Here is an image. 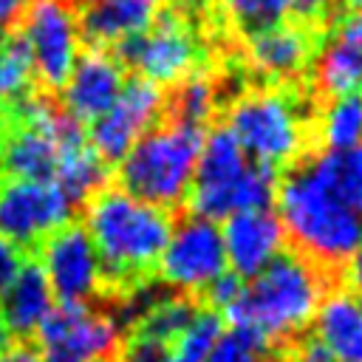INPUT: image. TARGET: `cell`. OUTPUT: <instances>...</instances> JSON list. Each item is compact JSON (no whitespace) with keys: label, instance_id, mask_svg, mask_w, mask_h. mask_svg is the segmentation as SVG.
Here are the masks:
<instances>
[{"label":"cell","instance_id":"8d00e7d4","mask_svg":"<svg viewBox=\"0 0 362 362\" xmlns=\"http://www.w3.org/2000/svg\"><path fill=\"white\" fill-rule=\"evenodd\" d=\"M297 362H334V359L328 356V351H325L317 339H308V342L300 345V351H297Z\"/></svg>","mask_w":362,"mask_h":362},{"label":"cell","instance_id":"ffe728a7","mask_svg":"<svg viewBox=\"0 0 362 362\" xmlns=\"http://www.w3.org/2000/svg\"><path fill=\"white\" fill-rule=\"evenodd\" d=\"M303 164L339 204L362 215V144L345 150L322 147Z\"/></svg>","mask_w":362,"mask_h":362},{"label":"cell","instance_id":"52a82bcc","mask_svg":"<svg viewBox=\"0 0 362 362\" xmlns=\"http://www.w3.org/2000/svg\"><path fill=\"white\" fill-rule=\"evenodd\" d=\"M20 37L31 54L34 79L42 88L59 90L82 54L79 11L71 0H31L23 8Z\"/></svg>","mask_w":362,"mask_h":362},{"label":"cell","instance_id":"f1b7e54d","mask_svg":"<svg viewBox=\"0 0 362 362\" xmlns=\"http://www.w3.org/2000/svg\"><path fill=\"white\" fill-rule=\"evenodd\" d=\"M266 348L269 345L263 339H257L255 334L240 331V328H229L218 337L206 362H263Z\"/></svg>","mask_w":362,"mask_h":362},{"label":"cell","instance_id":"277c9868","mask_svg":"<svg viewBox=\"0 0 362 362\" xmlns=\"http://www.w3.org/2000/svg\"><path fill=\"white\" fill-rule=\"evenodd\" d=\"M277 170L252 161L226 127L204 136L195 178L187 195L189 215L223 221L243 209H269L277 195Z\"/></svg>","mask_w":362,"mask_h":362},{"label":"cell","instance_id":"836d02e7","mask_svg":"<svg viewBox=\"0 0 362 362\" xmlns=\"http://www.w3.org/2000/svg\"><path fill=\"white\" fill-rule=\"evenodd\" d=\"M0 362H42L40 348L28 345L25 339H8L0 348Z\"/></svg>","mask_w":362,"mask_h":362},{"label":"cell","instance_id":"6da1fadb","mask_svg":"<svg viewBox=\"0 0 362 362\" xmlns=\"http://www.w3.org/2000/svg\"><path fill=\"white\" fill-rule=\"evenodd\" d=\"M328 283L322 266L300 252L277 255L260 274L243 283L240 297L223 311L232 328L249 331L266 345L300 334L314 322Z\"/></svg>","mask_w":362,"mask_h":362},{"label":"cell","instance_id":"d4e9b609","mask_svg":"<svg viewBox=\"0 0 362 362\" xmlns=\"http://www.w3.org/2000/svg\"><path fill=\"white\" fill-rule=\"evenodd\" d=\"M221 334H223V322L218 311H195L189 325L170 342L167 362H206Z\"/></svg>","mask_w":362,"mask_h":362},{"label":"cell","instance_id":"e0dca14e","mask_svg":"<svg viewBox=\"0 0 362 362\" xmlns=\"http://www.w3.org/2000/svg\"><path fill=\"white\" fill-rule=\"evenodd\" d=\"M57 297L37 260H25L14 283L0 294V320L11 339H25L40 331Z\"/></svg>","mask_w":362,"mask_h":362},{"label":"cell","instance_id":"8fae6325","mask_svg":"<svg viewBox=\"0 0 362 362\" xmlns=\"http://www.w3.org/2000/svg\"><path fill=\"white\" fill-rule=\"evenodd\" d=\"M37 342L42 362H102L119 342V322L88 303H57Z\"/></svg>","mask_w":362,"mask_h":362},{"label":"cell","instance_id":"603a6c76","mask_svg":"<svg viewBox=\"0 0 362 362\" xmlns=\"http://www.w3.org/2000/svg\"><path fill=\"white\" fill-rule=\"evenodd\" d=\"M320 139L328 150L362 144V90L328 96L320 113Z\"/></svg>","mask_w":362,"mask_h":362},{"label":"cell","instance_id":"8992f818","mask_svg":"<svg viewBox=\"0 0 362 362\" xmlns=\"http://www.w3.org/2000/svg\"><path fill=\"white\" fill-rule=\"evenodd\" d=\"M226 130L252 161L274 170L291 164L305 147V113L300 102L272 88L240 93L226 107Z\"/></svg>","mask_w":362,"mask_h":362},{"label":"cell","instance_id":"44dd1931","mask_svg":"<svg viewBox=\"0 0 362 362\" xmlns=\"http://www.w3.org/2000/svg\"><path fill=\"white\" fill-rule=\"evenodd\" d=\"M105 178H107V164L93 153L88 141L62 153L54 175V181L74 198V204H82L90 195H96L105 187Z\"/></svg>","mask_w":362,"mask_h":362},{"label":"cell","instance_id":"d590c367","mask_svg":"<svg viewBox=\"0 0 362 362\" xmlns=\"http://www.w3.org/2000/svg\"><path fill=\"white\" fill-rule=\"evenodd\" d=\"M25 0H0V31L11 28L20 17H23Z\"/></svg>","mask_w":362,"mask_h":362},{"label":"cell","instance_id":"7402d4cb","mask_svg":"<svg viewBox=\"0 0 362 362\" xmlns=\"http://www.w3.org/2000/svg\"><path fill=\"white\" fill-rule=\"evenodd\" d=\"M314 82L325 96H342V93L362 90V68L356 57L345 48V42H339L334 34L317 51Z\"/></svg>","mask_w":362,"mask_h":362},{"label":"cell","instance_id":"3957f363","mask_svg":"<svg viewBox=\"0 0 362 362\" xmlns=\"http://www.w3.org/2000/svg\"><path fill=\"white\" fill-rule=\"evenodd\" d=\"M277 218L286 240L317 266H342L362 246V215L339 204L305 164L277 184Z\"/></svg>","mask_w":362,"mask_h":362},{"label":"cell","instance_id":"5bb4252c","mask_svg":"<svg viewBox=\"0 0 362 362\" xmlns=\"http://www.w3.org/2000/svg\"><path fill=\"white\" fill-rule=\"evenodd\" d=\"M229 272L243 280L260 274L277 255L286 252V229L272 209H243L223 218L221 226Z\"/></svg>","mask_w":362,"mask_h":362},{"label":"cell","instance_id":"ab89813d","mask_svg":"<svg viewBox=\"0 0 362 362\" xmlns=\"http://www.w3.org/2000/svg\"><path fill=\"white\" fill-rule=\"evenodd\" d=\"M8 339H11V337L6 334V325H3V320H0V348H3V345H6Z\"/></svg>","mask_w":362,"mask_h":362},{"label":"cell","instance_id":"d6a6232c","mask_svg":"<svg viewBox=\"0 0 362 362\" xmlns=\"http://www.w3.org/2000/svg\"><path fill=\"white\" fill-rule=\"evenodd\" d=\"M23 263H25L23 249H20L17 243H11V240L0 238V294L14 283V277L20 274Z\"/></svg>","mask_w":362,"mask_h":362},{"label":"cell","instance_id":"f35d334b","mask_svg":"<svg viewBox=\"0 0 362 362\" xmlns=\"http://www.w3.org/2000/svg\"><path fill=\"white\" fill-rule=\"evenodd\" d=\"M342 6H348V11H356L362 8V0H342Z\"/></svg>","mask_w":362,"mask_h":362},{"label":"cell","instance_id":"7c38bea8","mask_svg":"<svg viewBox=\"0 0 362 362\" xmlns=\"http://www.w3.org/2000/svg\"><path fill=\"white\" fill-rule=\"evenodd\" d=\"M167 99L161 85L144 79V76H130L119 93V99L96 119L90 122L88 130V144L105 164H119L124 153L158 122Z\"/></svg>","mask_w":362,"mask_h":362},{"label":"cell","instance_id":"74e56055","mask_svg":"<svg viewBox=\"0 0 362 362\" xmlns=\"http://www.w3.org/2000/svg\"><path fill=\"white\" fill-rule=\"evenodd\" d=\"M348 283H351V291L362 294V246H359V252L348 260Z\"/></svg>","mask_w":362,"mask_h":362},{"label":"cell","instance_id":"9a60e30c","mask_svg":"<svg viewBox=\"0 0 362 362\" xmlns=\"http://www.w3.org/2000/svg\"><path fill=\"white\" fill-rule=\"evenodd\" d=\"M124 82V68L113 54H107L105 48L82 51L65 85L59 88L62 110L79 124H90L119 99Z\"/></svg>","mask_w":362,"mask_h":362},{"label":"cell","instance_id":"83f0119b","mask_svg":"<svg viewBox=\"0 0 362 362\" xmlns=\"http://www.w3.org/2000/svg\"><path fill=\"white\" fill-rule=\"evenodd\" d=\"M238 25L255 31L263 25L283 23L288 14V0H215Z\"/></svg>","mask_w":362,"mask_h":362},{"label":"cell","instance_id":"9c48e42d","mask_svg":"<svg viewBox=\"0 0 362 362\" xmlns=\"http://www.w3.org/2000/svg\"><path fill=\"white\" fill-rule=\"evenodd\" d=\"M74 198L57 181H0V238L20 249L40 246L74 218Z\"/></svg>","mask_w":362,"mask_h":362},{"label":"cell","instance_id":"2e32d148","mask_svg":"<svg viewBox=\"0 0 362 362\" xmlns=\"http://www.w3.org/2000/svg\"><path fill=\"white\" fill-rule=\"evenodd\" d=\"M311 54H314L311 34L288 23L255 28L246 40L249 65L269 79H286L300 74L311 62Z\"/></svg>","mask_w":362,"mask_h":362},{"label":"cell","instance_id":"cb8c5ba5","mask_svg":"<svg viewBox=\"0 0 362 362\" xmlns=\"http://www.w3.org/2000/svg\"><path fill=\"white\" fill-rule=\"evenodd\" d=\"M34 65L20 34H3L0 48V105H17L31 96Z\"/></svg>","mask_w":362,"mask_h":362},{"label":"cell","instance_id":"f546056e","mask_svg":"<svg viewBox=\"0 0 362 362\" xmlns=\"http://www.w3.org/2000/svg\"><path fill=\"white\" fill-rule=\"evenodd\" d=\"M167 354H170V342L136 331L122 351V362H167Z\"/></svg>","mask_w":362,"mask_h":362},{"label":"cell","instance_id":"4fadbf2b","mask_svg":"<svg viewBox=\"0 0 362 362\" xmlns=\"http://www.w3.org/2000/svg\"><path fill=\"white\" fill-rule=\"evenodd\" d=\"M48 277L57 303H88L105 286L102 260L90 235L79 223H65L40 243L37 260Z\"/></svg>","mask_w":362,"mask_h":362},{"label":"cell","instance_id":"4dcf8cb0","mask_svg":"<svg viewBox=\"0 0 362 362\" xmlns=\"http://www.w3.org/2000/svg\"><path fill=\"white\" fill-rule=\"evenodd\" d=\"M243 277H238L235 272H223L218 280H212L209 286H206V300H209V305H212V311L218 308V311H226L238 297H240V291H243Z\"/></svg>","mask_w":362,"mask_h":362},{"label":"cell","instance_id":"4316f807","mask_svg":"<svg viewBox=\"0 0 362 362\" xmlns=\"http://www.w3.org/2000/svg\"><path fill=\"white\" fill-rule=\"evenodd\" d=\"M195 305L187 300V297H167V300H158L153 303L144 314H141V322L136 331L141 334H150L156 339H164V342H173L187 325L189 320L195 317Z\"/></svg>","mask_w":362,"mask_h":362},{"label":"cell","instance_id":"ba28073f","mask_svg":"<svg viewBox=\"0 0 362 362\" xmlns=\"http://www.w3.org/2000/svg\"><path fill=\"white\" fill-rule=\"evenodd\" d=\"M116 59L130 65L136 76L156 85H175L195 71L201 48L192 28L175 11H158L144 31L116 42Z\"/></svg>","mask_w":362,"mask_h":362},{"label":"cell","instance_id":"1f68e13d","mask_svg":"<svg viewBox=\"0 0 362 362\" xmlns=\"http://www.w3.org/2000/svg\"><path fill=\"white\" fill-rule=\"evenodd\" d=\"M339 42H345V48L356 57V62H359V68H362V8H356V11H348L339 23H337V28L331 31Z\"/></svg>","mask_w":362,"mask_h":362},{"label":"cell","instance_id":"d6986e66","mask_svg":"<svg viewBox=\"0 0 362 362\" xmlns=\"http://www.w3.org/2000/svg\"><path fill=\"white\" fill-rule=\"evenodd\" d=\"M164 0H90L79 11L82 37L102 45H116L139 31H144L161 11Z\"/></svg>","mask_w":362,"mask_h":362},{"label":"cell","instance_id":"484cf974","mask_svg":"<svg viewBox=\"0 0 362 362\" xmlns=\"http://www.w3.org/2000/svg\"><path fill=\"white\" fill-rule=\"evenodd\" d=\"M215 102H218L215 82L209 76L192 71L175 88V96H173V119L201 127L215 113Z\"/></svg>","mask_w":362,"mask_h":362},{"label":"cell","instance_id":"60d3db41","mask_svg":"<svg viewBox=\"0 0 362 362\" xmlns=\"http://www.w3.org/2000/svg\"><path fill=\"white\" fill-rule=\"evenodd\" d=\"M6 130V105H0V133Z\"/></svg>","mask_w":362,"mask_h":362},{"label":"cell","instance_id":"e575fe53","mask_svg":"<svg viewBox=\"0 0 362 362\" xmlns=\"http://www.w3.org/2000/svg\"><path fill=\"white\" fill-rule=\"evenodd\" d=\"M334 0H288V11H294L305 23H317L331 11Z\"/></svg>","mask_w":362,"mask_h":362},{"label":"cell","instance_id":"7a4b0ae2","mask_svg":"<svg viewBox=\"0 0 362 362\" xmlns=\"http://www.w3.org/2000/svg\"><path fill=\"white\" fill-rule=\"evenodd\" d=\"M173 223L170 209L122 187H102L85 201V232L102 260L105 280L127 283L156 269Z\"/></svg>","mask_w":362,"mask_h":362},{"label":"cell","instance_id":"ac0fdd59","mask_svg":"<svg viewBox=\"0 0 362 362\" xmlns=\"http://www.w3.org/2000/svg\"><path fill=\"white\" fill-rule=\"evenodd\" d=\"M317 342L334 362H362V294L328 291L314 317Z\"/></svg>","mask_w":362,"mask_h":362},{"label":"cell","instance_id":"5b68a950","mask_svg":"<svg viewBox=\"0 0 362 362\" xmlns=\"http://www.w3.org/2000/svg\"><path fill=\"white\" fill-rule=\"evenodd\" d=\"M204 130L178 119L153 124L119 161V187L164 209L187 201Z\"/></svg>","mask_w":362,"mask_h":362},{"label":"cell","instance_id":"30bf717a","mask_svg":"<svg viewBox=\"0 0 362 362\" xmlns=\"http://www.w3.org/2000/svg\"><path fill=\"white\" fill-rule=\"evenodd\" d=\"M229 269L218 221L187 215L173 223L167 246L158 257V274L175 291H206Z\"/></svg>","mask_w":362,"mask_h":362},{"label":"cell","instance_id":"7bdbcfd3","mask_svg":"<svg viewBox=\"0 0 362 362\" xmlns=\"http://www.w3.org/2000/svg\"><path fill=\"white\" fill-rule=\"evenodd\" d=\"M85 3H90V0H85Z\"/></svg>","mask_w":362,"mask_h":362},{"label":"cell","instance_id":"b9f144b4","mask_svg":"<svg viewBox=\"0 0 362 362\" xmlns=\"http://www.w3.org/2000/svg\"><path fill=\"white\" fill-rule=\"evenodd\" d=\"M0 48H3V34H0Z\"/></svg>","mask_w":362,"mask_h":362}]
</instances>
